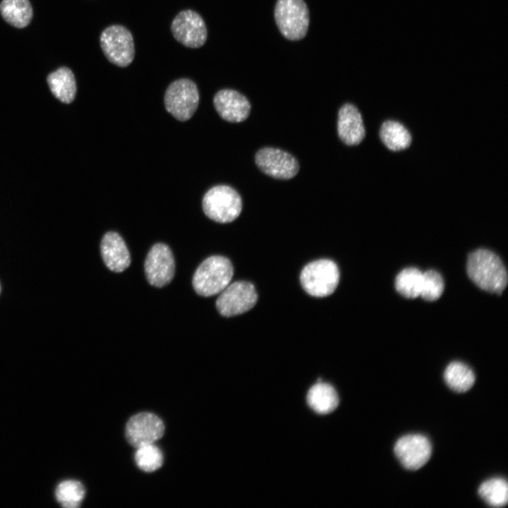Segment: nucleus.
<instances>
[{
	"instance_id": "1",
	"label": "nucleus",
	"mask_w": 508,
	"mask_h": 508,
	"mask_svg": "<svg viewBox=\"0 0 508 508\" xmlns=\"http://www.w3.org/2000/svg\"><path fill=\"white\" fill-rule=\"evenodd\" d=\"M466 271L471 280L484 291L501 294L507 286V270L501 259L489 250L470 253Z\"/></svg>"
},
{
	"instance_id": "2",
	"label": "nucleus",
	"mask_w": 508,
	"mask_h": 508,
	"mask_svg": "<svg viewBox=\"0 0 508 508\" xmlns=\"http://www.w3.org/2000/svg\"><path fill=\"white\" fill-rule=\"evenodd\" d=\"M234 269L230 260L220 255L206 258L195 270L193 286L195 292L208 297L222 292L231 282Z\"/></svg>"
},
{
	"instance_id": "3",
	"label": "nucleus",
	"mask_w": 508,
	"mask_h": 508,
	"mask_svg": "<svg viewBox=\"0 0 508 508\" xmlns=\"http://www.w3.org/2000/svg\"><path fill=\"white\" fill-rule=\"evenodd\" d=\"M300 281L303 289L310 296L325 297L335 291L339 281V271L332 260L320 259L303 268Z\"/></svg>"
},
{
	"instance_id": "4",
	"label": "nucleus",
	"mask_w": 508,
	"mask_h": 508,
	"mask_svg": "<svg viewBox=\"0 0 508 508\" xmlns=\"http://www.w3.org/2000/svg\"><path fill=\"white\" fill-rule=\"evenodd\" d=\"M202 208L205 214L219 223L235 220L242 210L240 195L233 188L219 185L211 188L204 195Z\"/></svg>"
},
{
	"instance_id": "5",
	"label": "nucleus",
	"mask_w": 508,
	"mask_h": 508,
	"mask_svg": "<svg viewBox=\"0 0 508 508\" xmlns=\"http://www.w3.org/2000/svg\"><path fill=\"white\" fill-rule=\"evenodd\" d=\"M274 18L285 38L299 40L306 36L309 26V11L303 0H278Z\"/></svg>"
},
{
	"instance_id": "6",
	"label": "nucleus",
	"mask_w": 508,
	"mask_h": 508,
	"mask_svg": "<svg viewBox=\"0 0 508 508\" xmlns=\"http://www.w3.org/2000/svg\"><path fill=\"white\" fill-rule=\"evenodd\" d=\"M198 102L197 85L190 79L176 80L166 90L165 108L179 121H184L190 119L197 109Z\"/></svg>"
},
{
	"instance_id": "7",
	"label": "nucleus",
	"mask_w": 508,
	"mask_h": 508,
	"mask_svg": "<svg viewBox=\"0 0 508 508\" xmlns=\"http://www.w3.org/2000/svg\"><path fill=\"white\" fill-rule=\"evenodd\" d=\"M100 45L106 58L113 64L126 67L135 56L133 37L131 32L121 25H112L101 33Z\"/></svg>"
},
{
	"instance_id": "8",
	"label": "nucleus",
	"mask_w": 508,
	"mask_h": 508,
	"mask_svg": "<svg viewBox=\"0 0 508 508\" xmlns=\"http://www.w3.org/2000/svg\"><path fill=\"white\" fill-rule=\"evenodd\" d=\"M216 301L218 312L224 317H231L250 310L258 301V294L253 284L246 281L229 284Z\"/></svg>"
},
{
	"instance_id": "9",
	"label": "nucleus",
	"mask_w": 508,
	"mask_h": 508,
	"mask_svg": "<svg viewBox=\"0 0 508 508\" xmlns=\"http://www.w3.org/2000/svg\"><path fill=\"white\" fill-rule=\"evenodd\" d=\"M171 31L181 44L190 48H199L206 42L207 31L205 23L197 12L184 10L173 20Z\"/></svg>"
},
{
	"instance_id": "10",
	"label": "nucleus",
	"mask_w": 508,
	"mask_h": 508,
	"mask_svg": "<svg viewBox=\"0 0 508 508\" xmlns=\"http://www.w3.org/2000/svg\"><path fill=\"white\" fill-rule=\"evenodd\" d=\"M258 167L265 174L278 179H290L299 170L297 159L290 153L274 147H263L255 155Z\"/></svg>"
},
{
	"instance_id": "11",
	"label": "nucleus",
	"mask_w": 508,
	"mask_h": 508,
	"mask_svg": "<svg viewBox=\"0 0 508 508\" xmlns=\"http://www.w3.org/2000/svg\"><path fill=\"white\" fill-rule=\"evenodd\" d=\"M145 272L148 282L162 287L172 280L175 262L171 249L164 243H157L150 250L145 261Z\"/></svg>"
},
{
	"instance_id": "12",
	"label": "nucleus",
	"mask_w": 508,
	"mask_h": 508,
	"mask_svg": "<svg viewBox=\"0 0 508 508\" xmlns=\"http://www.w3.org/2000/svg\"><path fill=\"white\" fill-rule=\"evenodd\" d=\"M164 433L163 421L155 414L148 412L137 413L130 418L126 426V437L133 447L153 444Z\"/></svg>"
},
{
	"instance_id": "13",
	"label": "nucleus",
	"mask_w": 508,
	"mask_h": 508,
	"mask_svg": "<svg viewBox=\"0 0 508 508\" xmlns=\"http://www.w3.org/2000/svg\"><path fill=\"white\" fill-rule=\"evenodd\" d=\"M394 454L402 466L409 470H418L430 459L432 446L430 440L420 434L400 437L394 445Z\"/></svg>"
},
{
	"instance_id": "14",
	"label": "nucleus",
	"mask_w": 508,
	"mask_h": 508,
	"mask_svg": "<svg viewBox=\"0 0 508 508\" xmlns=\"http://www.w3.org/2000/svg\"><path fill=\"white\" fill-rule=\"evenodd\" d=\"M215 109L224 120L238 123L250 114V104L248 99L234 90L224 89L216 93L213 99Z\"/></svg>"
},
{
	"instance_id": "15",
	"label": "nucleus",
	"mask_w": 508,
	"mask_h": 508,
	"mask_svg": "<svg viewBox=\"0 0 508 508\" xmlns=\"http://www.w3.org/2000/svg\"><path fill=\"white\" fill-rule=\"evenodd\" d=\"M337 133L341 140L347 145H356L365 135L361 114L353 104H344L338 113Z\"/></svg>"
},
{
	"instance_id": "16",
	"label": "nucleus",
	"mask_w": 508,
	"mask_h": 508,
	"mask_svg": "<svg viewBox=\"0 0 508 508\" xmlns=\"http://www.w3.org/2000/svg\"><path fill=\"white\" fill-rule=\"evenodd\" d=\"M100 250L105 265L115 272L124 271L131 263L130 253L121 236L109 231L103 236Z\"/></svg>"
},
{
	"instance_id": "17",
	"label": "nucleus",
	"mask_w": 508,
	"mask_h": 508,
	"mask_svg": "<svg viewBox=\"0 0 508 508\" xmlns=\"http://www.w3.org/2000/svg\"><path fill=\"white\" fill-rule=\"evenodd\" d=\"M307 402L316 413L327 414L336 409L339 404V397L332 385L318 382L308 390Z\"/></svg>"
},
{
	"instance_id": "18",
	"label": "nucleus",
	"mask_w": 508,
	"mask_h": 508,
	"mask_svg": "<svg viewBox=\"0 0 508 508\" xmlns=\"http://www.w3.org/2000/svg\"><path fill=\"white\" fill-rule=\"evenodd\" d=\"M47 83L52 94L64 103H71L76 94L74 75L67 67H61L47 76Z\"/></svg>"
},
{
	"instance_id": "19",
	"label": "nucleus",
	"mask_w": 508,
	"mask_h": 508,
	"mask_svg": "<svg viewBox=\"0 0 508 508\" xmlns=\"http://www.w3.org/2000/svg\"><path fill=\"white\" fill-rule=\"evenodd\" d=\"M0 12L8 24L17 28L26 27L33 15L29 0H2Z\"/></svg>"
},
{
	"instance_id": "20",
	"label": "nucleus",
	"mask_w": 508,
	"mask_h": 508,
	"mask_svg": "<svg viewBox=\"0 0 508 508\" xmlns=\"http://www.w3.org/2000/svg\"><path fill=\"white\" fill-rule=\"evenodd\" d=\"M380 137L384 145L392 151H400L408 147L411 143V135L401 123L385 121L381 126Z\"/></svg>"
},
{
	"instance_id": "21",
	"label": "nucleus",
	"mask_w": 508,
	"mask_h": 508,
	"mask_svg": "<svg viewBox=\"0 0 508 508\" xmlns=\"http://www.w3.org/2000/svg\"><path fill=\"white\" fill-rule=\"evenodd\" d=\"M444 379L451 389L460 393L470 389L476 380L473 370L459 361L452 362L447 365Z\"/></svg>"
},
{
	"instance_id": "22",
	"label": "nucleus",
	"mask_w": 508,
	"mask_h": 508,
	"mask_svg": "<svg viewBox=\"0 0 508 508\" xmlns=\"http://www.w3.org/2000/svg\"><path fill=\"white\" fill-rule=\"evenodd\" d=\"M478 494L490 506L504 507L508 501L507 482L502 478H493L485 480L480 485Z\"/></svg>"
},
{
	"instance_id": "23",
	"label": "nucleus",
	"mask_w": 508,
	"mask_h": 508,
	"mask_svg": "<svg viewBox=\"0 0 508 508\" xmlns=\"http://www.w3.org/2000/svg\"><path fill=\"white\" fill-rule=\"evenodd\" d=\"M423 272L416 267L401 270L395 279V288L403 296L414 298L420 296Z\"/></svg>"
},
{
	"instance_id": "24",
	"label": "nucleus",
	"mask_w": 508,
	"mask_h": 508,
	"mask_svg": "<svg viewBox=\"0 0 508 508\" xmlns=\"http://www.w3.org/2000/svg\"><path fill=\"white\" fill-rule=\"evenodd\" d=\"M85 493L84 486L80 482L69 480L59 484L56 490V497L62 506L75 508L80 506Z\"/></svg>"
},
{
	"instance_id": "25",
	"label": "nucleus",
	"mask_w": 508,
	"mask_h": 508,
	"mask_svg": "<svg viewBox=\"0 0 508 508\" xmlns=\"http://www.w3.org/2000/svg\"><path fill=\"white\" fill-rule=\"evenodd\" d=\"M135 460L141 470L152 472L162 466L163 454L160 449L154 444L145 445L137 447Z\"/></svg>"
},
{
	"instance_id": "26",
	"label": "nucleus",
	"mask_w": 508,
	"mask_h": 508,
	"mask_svg": "<svg viewBox=\"0 0 508 508\" xmlns=\"http://www.w3.org/2000/svg\"><path fill=\"white\" fill-rule=\"evenodd\" d=\"M444 287L440 274L435 270H428L423 273L420 296L426 301H435L442 294Z\"/></svg>"
},
{
	"instance_id": "27",
	"label": "nucleus",
	"mask_w": 508,
	"mask_h": 508,
	"mask_svg": "<svg viewBox=\"0 0 508 508\" xmlns=\"http://www.w3.org/2000/svg\"><path fill=\"white\" fill-rule=\"evenodd\" d=\"M1 284H0V294H1Z\"/></svg>"
}]
</instances>
